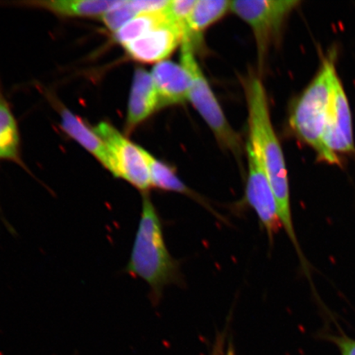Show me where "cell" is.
Returning a JSON list of instances; mask_svg holds the SVG:
<instances>
[{
	"instance_id": "cell-12",
	"label": "cell",
	"mask_w": 355,
	"mask_h": 355,
	"mask_svg": "<svg viewBox=\"0 0 355 355\" xmlns=\"http://www.w3.org/2000/svg\"><path fill=\"white\" fill-rule=\"evenodd\" d=\"M60 114L61 127L67 135L83 146L106 170L110 171V155L109 150L94 128L92 130L82 119L71 112L68 109H62Z\"/></svg>"
},
{
	"instance_id": "cell-11",
	"label": "cell",
	"mask_w": 355,
	"mask_h": 355,
	"mask_svg": "<svg viewBox=\"0 0 355 355\" xmlns=\"http://www.w3.org/2000/svg\"><path fill=\"white\" fill-rule=\"evenodd\" d=\"M161 108L152 75L144 69H137L133 75L128 100L126 128L132 132Z\"/></svg>"
},
{
	"instance_id": "cell-21",
	"label": "cell",
	"mask_w": 355,
	"mask_h": 355,
	"mask_svg": "<svg viewBox=\"0 0 355 355\" xmlns=\"http://www.w3.org/2000/svg\"><path fill=\"white\" fill-rule=\"evenodd\" d=\"M170 2L171 0H130L137 15L166 11Z\"/></svg>"
},
{
	"instance_id": "cell-1",
	"label": "cell",
	"mask_w": 355,
	"mask_h": 355,
	"mask_svg": "<svg viewBox=\"0 0 355 355\" xmlns=\"http://www.w3.org/2000/svg\"><path fill=\"white\" fill-rule=\"evenodd\" d=\"M248 111L250 141L259 155L276 199L278 216L299 259H304L293 222L290 183L285 157L270 119L268 96L263 83L256 76L243 83Z\"/></svg>"
},
{
	"instance_id": "cell-22",
	"label": "cell",
	"mask_w": 355,
	"mask_h": 355,
	"mask_svg": "<svg viewBox=\"0 0 355 355\" xmlns=\"http://www.w3.org/2000/svg\"><path fill=\"white\" fill-rule=\"evenodd\" d=\"M227 355H234V350L232 348L229 349Z\"/></svg>"
},
{
	"instance_id": "cell-20",
	"label": "cell",
	"mask_w": 355,
	"mask_h": 355,
	"mask_svg": "<svg viewBox=\"0 0 355 355\" xmlns=\"http://www.w3.org/2000/svg\"><path fill=\"white\" fill-rule=\"evenodd\" d=\"M322 339L338 348L341 355H355V339L345 334L343 331L339 330V333H322Z\"/></svg>"
},
{
	"instance_id": "cell-8",
	"label": "cell",
	"mask_w": 355,
	"mask_h": 355,
	"mask_svg": "<svg viewBox=\"0 0 355 355\" xmlns=\"http://www.w3.org/2000/svg\"><path fill=\"white\" fill-rule=\"evenodd\" d=\"M246 155L248 177L244 200L251 209L254 211L270 241H272L274 235L282 228L276 199L259 155L248 141L246 144Z\"/></svg>"
},
{
	"instance_id": "cell-15",
	"label": "cell",
	"mask_w": 355,
	"mask_h": 355,
	"mask_svg": "<svg viewBox=\"0 0 355 355\" xmlns=\"http://www.w3.org/2000/svg\"><path fill=\"white\" fill-rule=\"evenodd\" d=\"M141 150L146 164H148L152 187L166 191V192H174L185 195V196L193 198L195 201L202 203V205L208 207L203 198L183 183L176 175V172L170 166L159 161V159L155 158L152 154H150L148 150L143 148H141Z\"/></svg>"
},
{
	"instance_id": "cell-7",
	"label": "cell",
	"mask_w": 355,
	"mask_h": 355,
	"mask_svg": "<svg viewBox=\"0 0 355 355\" xmlns=\"http://www.w3.org/2000/svg\"><path fill=\"white\" fill-rule=\"evenodd\" d=\"M94 130L107 146L110 155V172L114 177L128 182L143 192L148 193L150 185L149 168L141 146L133 144L110 123L102 122Z\"/></svg>"
},
{
	"instance_id": "cell-18",
	"label": "cell",
	"mask_w": 355,
	"mask_h": 355,
	"mask_svg": "<svg viewBox=\"0 0 355 355\" xmlns=\"http://www.w3.org/2000/svg\"><path fill=\"white\" fill-rule=\"evenodd\" d=\"M136 16L137 15L131 6L130 0H121L118 6L105 12L101 19L106 28L115 33Z\"/></svg>"
},
{
	"instance_id": "cell-5",
	"label": "cell",
	"mask_w": 355,
	"mask_h": 355,
	"mask_svg": "<svg viewBox=\"0 0 355 355\" xmlns=\"http://www.w3.org/2000/svg\"><path fill=\"white\" fill-rule=\"evenodd\" d=\"M300 3L299 0H235L230 3V10L254 33L261 64L270 46L281 35L288 17Z\"/></svg>"
},
{
	"instance_id": "cell-19",
	"label": "cell",
	"mask_w": 355,
	"mask_h": 355,
	"mask_svg": "<svg viewBox=\"0 0 355 355\" xmlns=\"http://www.w3.org/2000/svg\"><path fill=\"white\" fill-rule=\"evenodd\" d=\"M197 0H171L166 10L170 19L179 25L184 35L191 13H192ZM184 39V38H183Z\"/></svg>"
},
{
	"instance_id": "cell-13",
	"label": "cell",
	"mask_w": 355,
	"mask_h": 355,
	"mask_svg": "<svg viewBox=\"0 0 355 355\" xmlns=\"http://www.w3.org/2000/svg\"><path fill=\"white\" fill-rule=\"evenodd\" d=\"M230 3L229 0H197L186 26L183 42L188 41L194 46L204 31L230 10Z\"/></svg>"
},
{
	"instance_id": "cell-2",
	"label": "cell",
	"mask_w": 355,
	"mask_h": 355,
	"mask_svg": "<svg viewBox=\"0 0 355 355\" xmlns=\"http://www.w3.org/2000/svg\"><path fill=\"white\" fill-rule=\"evenodd\" d=\"M126 272L148 284L155 304L166 286L181 279L180 265L168 250L161 218L148 193L143 194L141 218Z\"/></svg>"
},
{
	"instance_id": "cell-3",
	"label": "cell",
	"mask_w": 355,
	"mask_h": 355,
	"mask_svg": "<svg viewBox=\"0 0 355 355\" xmlns=\"http://www.w3.org/2000/svg\"><path fill=\"white\" fill-rule=\"evenodd\" d=\"M336 52L324 58L316 76L293 105L290 127L297 139L312 148L317 158L323 157L322 137L329 109L333 75L336 72Z\"/></svg>"
},
{
	"instance_id": "cell-6",
	"label": "cell",
	"mask_w": 355,
	"mask_h": 355,
	"mask_svg": "<svg viewBox=\"0 0 355 355\" xmlns=\"http://www.w3.org/2000/svg\"><path fill=\"white\" fill-rule=\"evenodd\" d=\"M322 162L341 166L340 154L355 153L352 110L337 72L333 75L329 109L322 137Z\"/></svg>"
},
{
	"instance_id": "cell-9",
	"label": "cell",
	"mask_w": 355,
	"mask_h": 355,
	"mask_svg": "<svg viewBox=\"0 0 355 355\" xmlns=\"http://www.w3.org/2000/svg\"><path fill=\"white\" fill-rule=\"evenodd\" d=\"M183 38V30L168 17L143 37L123 46L131 59L140 63L157 64L170 57L181 46Z\"/></svg>"
},
{
	"instance_id": "cell-4",
	"label": "cell",
	"mask_w": 355,
	"mask_h": 355,
	"mask_svg": "<svg viewBox=\"0 0 355 355\" xmlns=\"http://www.w3.org/2000/svg\"><path fill=\"white\" fill-rule=\"evenodd\" d=\"M194 52L193 44L187 41L182 42L180 63L187 70L190 77L189 101L214 133L219 144L230 150L235 157L241 158L243 154L241 137L230 126L200 68Z\"/></svg>"
},
{
	"instance_id": "cell-10",
	"label": "cell",
	"mask_w": 355,
	"mask_h": 355,
	"mask_svg": "<svg viewBox=\"0 0 355 355\" xmlns=\"http://www.w3.org/2000/svg\"><path fill=\"white\" fill-rule=\"evenodd\" d=\"M152 78L158 92L161 108L189 101L190 77L183 65L164 60L155 64Z\"/></svg>"
},
{
	"instance_id": "cell-16",
	"label": "cell",
	"mask_w": 355,
	"mask_h": 355,
	"mask_svg": "<svg viewBox=\"0 0 355 355\" xmlns=\"http://www.w3.org/2000/svg\"><path fill=\"white\" fill-rule=\"evenodd\" d=\"M19 148L20 137L17 122L0 90V159H10L19 163Z\"/></svg>"
},
{
	"instance_id": "cell-14",
	"label": "cell",
	"mask_w": 355,
	"mask_h": 355,
	"mask_svg": "<svg viewBox=\"0 0 355 355\" xmlns=\"http://www.w3.org/2000/svg\"><path fill=\"white\" fill-rule=\"evenodd\" d=\"M121 1L107 0H50L29 2L31 6L44 8L64 17H102Z\"/></svg>"
},
{
	"instance_id": "cell-17",
	"label": "cell",
	"mask_w": 355,
	"mask_h": 355,
	"mask_svg": "<svg viewBox=\"0 0 355 355\" xmlns=\"http://www.w3.org/2000/svg\"><path fill=\"white\" fill-rule=\"evenodd\" d=\"M168 19L166 10L137 15L114 33L115 41L122 46L143 37Z\"/></svg>"
}]
</instances>
